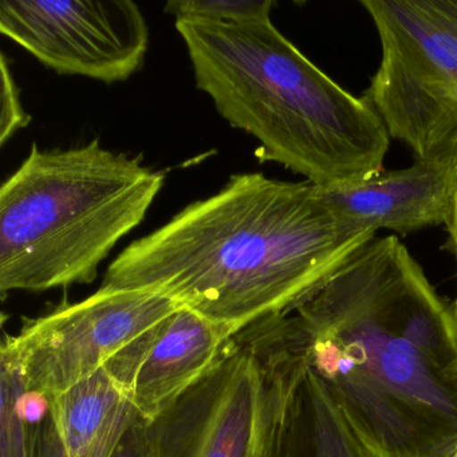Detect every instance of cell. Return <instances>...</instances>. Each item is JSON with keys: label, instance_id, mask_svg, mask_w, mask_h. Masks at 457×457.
Segmentation results:
<instances>
[{"label": "cell", "instance_id": "e0dca14e", "mask_svg": "<svg viewBox=\"0 0 457 457\" xmlns=\"http://www.w3.org/2000/svg\"><path fill=\"white\" fill-rule=\"evenodd\" d=\"M111 457H149L146 422L135 411Z\"/></svg>", "mask_w": 457, "mask_h": 457}, {"label": "cell", "instance_id": "7c38bea8", "mask_svg": "<svg viewBox=\"0 0 457 457\" xmlns=\"http://www.w3.org/2000/svg\"><path fill=\"white\" fill-rule=\"evenodd\" d=\"M129 401L105 368L50 401V414L69 457L87 453Z\"/></svg>", "mask_w": 457, "mask_h": 457}, {"label": "cell", "instance_id": "ba28073f", "mask_svg": "<svg viewBox=\"0 0 457 457\" xmlns=\"http://www.w3.org/2000/svg\"><path fill=\"white\" fill-rule=\"evenodd\" d=\"M0 33L55 73L105 84L138 73L149 49L148 22L132 0H4Z\"/></svg>", "mask_w": 457, "mask_h": 457}, {"label": "cell", "instance_id": "30bf717a", "mask_svg": "<svg viewBox=\"0 0 457 457\" xmlns=\"http://www.w3.org/2000/svg\"><path fill=\"white\" fill-rule=\"evenodd\" d=\"M237 334L181 306L159 326L133 384V408L145 422L164 413L197 384Z\"/></svg>", "mask_w": 457, "mask_h": 457}, {"label": "cell", "instance_id": "277c9868", "mask_svg": "<svg viewBox=\"0 0 457 457\" xmlns=\"http://www.w3.org/2000/svg\"><path fill=\"white\" fill-rule=\"evenodd\" d=\"M162 170L95 138L31 146L0 188V294L95 282L117 243L140 226L164 187Z\"/></svg>", "mask_w": 457, "mask_h": 457}, {"label": "cell", "instance_id": "52a82bcc", "mask_svg": "<svg viewBox=\"0 0 457 457\" xmlns=\"http://www.w3.org/2000/svg\"><path fill=\"white\" fill-rule=\"evenodd\" d=\"M183 304L149 290L101 286L84 301L65 303L20 333L4 334L26 390L54 400L108 365L117 354Z\"/></svg>", "mask_w": 457, "mask_h": 457}, {"label": "cell", "instance_id": "d6986e66", "mask_svg": "<svg viewBox=\"0 0 457 457\" xmlns=\"http://www.w3.org/2000/svg\"><path fill=\"white\" fill-rule=\"evenodd\" d=\"M445 227L446 231H448V240L444 245V248L453 255L457 266V192L456 196H454L453 205H452L451 216H449V220Z\"/></svg>", "mask_w": 457, "mask_h": 457}, {"label": "cell", "instance_id": "6da1fadb", "mask_svg": "<svg viewBox=\"0 0 457 457\" xmlns=\"http://www.w3.org/2000/svg\"><path fill=\"white\" fill-rule=\"evenodd\" d=\"M369 457L457 454V302L374 237L279 320Z\"/></svg>", "mask_w": 457, "mask_h": 457}, {"label": "cell", "instance_id": "ac0fdd59", "mask_svg": "<svg viewBox=\"0 0 457 457\" xmlns=\"http://www.w3.org/2000/svg\"><path fill=\"white\" fill-rule=\"evenodd\" d=\"M278 395H279V397H277V401H275L271 419H270L269 425H267L266 433H264L263 440H262L261 446H259L258 453H256L255 457H272V454H274L275 428H277L278 414H279L283 393L280 392Z\"/></svg>", "mask_w": 457, "mask_h": 457}, {"label": "cell", "instance_id": "2e32d148", "mask_svg": "<svg viewBox=\"0 0 457 457\" xmlns=\"http://www.w3.org/2000/svg\"><path fill=\"white\" fill-rule=\"evenodd\" d=\"M2 114H0V144L4 145L18 130L30 124V114L26 113L21 100L20 87L12 77L6 55L2 54Z\"/></svg>", "mask_w": 457, "mask_h": 457}, {"label": "cell", "instance_id": "8992f818", "mask_svg": "<svg viewBox=\"0 0 457 457\" xmlns=\"http://www.w3.org/2000/svg\"><path fill=\"white\" fill-rule=\"evenodd\" d=\"M283 355L269 326L229 339L210 371L146 422L149 457H255L279 392Z\"/></svg>", "mask_w": 457, "mask_h": 457}, {"label": "cell", "instance_id": "8fae6325", "mask_svg": "<svg viewBox=\"0 0 457 457\" xmlns=\"http://www.w3.org/2000/svg\"><path fill=\"white\" fill-rule=\"evenodd\" d=\"M290 349L293 355L272 457H369L318 377L302 355Z\"/></svg>", "mask_w": 457, "mask_h": 457}, {"label": "cell", "instance_id": "7a4b0ae2", "mask_svg": "<svg viewBox=\"0 0 457 457\" xmlns=\"http://www.w3.org/2000/svg\"><path fill=\"white\" fill-rule=\"evenodd\" d=\"M376 235L309 181L237 173L125 248L103 287L162 294L237 336L295 312Z\"/></svg>", "mask_w": 457, "mask_h": 457}, {"label": "cell", "instance_id": "5b68a950", "mask_svg": "<svg viewBox=\"0 0 457 457\" xmlns=\"http://www.w3.org/2000/svg\"><path fill=\"white\" fill-rule=\"evenodd\" d=\"M381 61L363 97L421 162H457V0H361Z\"/></svg>", "mask_w": 457, "mask_h": 457}, {"label": "cell", "instance_id": "9a60e30c", "mask_svg": "<svg viewBox=\"0 0 457 457\" xmlns=\"http://www.w3.org/2000/svg\"><path fill=\"white\" fill-rule=\"evenodd\" d=\"M133 414H135V408L129 401L122 406L121 411L106 428L105 432L98 438L95 446L81 457H111L114 446L117 445L122 433L129 425ZM30 457H69L65 445L58 435L54 421H53L50 409L46 416L41 421L37 422L34 427Z\"/></svg>", "mask_w": 457, "mask_h": 457}, {"label": "cell", "instance_id": "5bb4252c", "mask_svg": "<svg viewBox=\"0 0 457 457\" xmlns=\"http://www.w3.org/2000/svg\"><path fill=\"white\" fill-rule=\"evenodd\" d=\"M271 0H170L164 12L175 21L239 25L270 20Z\"/></svg>", "mask_w": 457, "mask_h": 457}, {"label": "cell", "instance_id": "4fadbf2b", "mask_svg": "<svg viewBox=\"0 0 457 457\" xmlns=\"http://www.w3.org/2000/svg\"><path fill=\"white\" fill-rule=\"evenodd\" d=\"M0 457H30L34 427L49 403L26 390L17 357L6 339L0 349Z\"/></svg>", "mask_w": 457, "mask_h": 457}, {"label": "cell", "instance_id": "9c48e42d", "mask_svg": "<svg viewBox=\"0 0 457 457\" xmlns=\"http://www.w3.org/2000/svg\"><path fill=\"white\" fill-rule=\"evenodd\" d=\"M334 212L362 231L408 235L446 224L457 192V162H421L365 183L322 188Z\"/></svg>", "mask_w": 457, "mask_h": 457}, {"label": "cell", "instance_id": "3957f363", "mask_svg": "<svg viewBox=\"0 0 457 457\" xmlns=\"http://www.w3.org/2000/svg\"><path fill=\"white\" fill-rule=\"evenodd\" d=\"M196 87L231 127L277 162L320 188L385 172L386 127L363 96L320 71L270 20L239 25L176 21Z\"/></svg>", "mask_w": 457, "mask_h": 457}]
</instances>
